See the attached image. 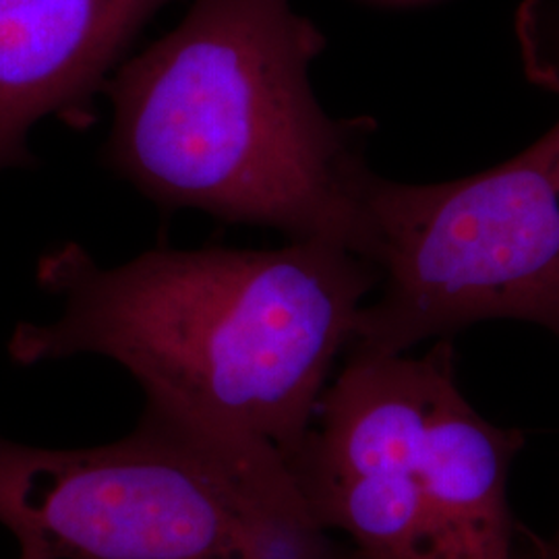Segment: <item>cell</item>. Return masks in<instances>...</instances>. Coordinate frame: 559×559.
<instances>
[{
    "instance_id": "5",
    "label": "cell",
    "mask_w": 559,
    "mask_h": 559,
    "mask_svg": "<svg viewBox=\"0 0 559 559\" xmlns=\"http://www.w3.org/2000/svg\"><path fill=\"white\" fill-rule=\"evenodd\" d=\"M175 0H0V173L36 166L41 120L85 131L143 27Z\"/></svg>"
},
{
    "instance_id": "6",
    "label": "cell",
    "mask_w": 559,
    "mask_h": 559,
    "mask_svg": "<svg viewBox=\"0 0 559 559\" xmlns=\"http://www.w3.org/2000/svg\"><path fill=\"white\" fill-rule=\"evenodd\" d=\"M522 445V431L480 417L456 376L445 381L420 456L429 559H516L508 475Z\"/></svg>"
},
{
    "instance_id": "4",
    "label": "cell",
    "mask_w": 559,
    "mask_h": 559,
    "mask_svg": "<svg viewBox=\"0 0 559 559\" xmlns=\"http://www.w3.org/2000/svg\"><path fill=\"white\" fill-rule=\"evenodd\" d=\"M516 34L528 75L559 90V0H524ZM365 207L380 295L346 355H404L491 320L559 338V120L479 175L411 185L373 173Z\"/></svg>"
},
{
    "instance_id": "3",
    "label": "cell",
    "mask_w": 559,
    "mask_h": 559,
    "mask_svg": "<svg viewBox=\"0 0 559 559\" xmlns=\"http://www.w3.org/2000/svg\"><path fill=\"white\" fill-rule=\"evenodd\" d=\"M0 526L17 559H362L313 520L284 464L145 406L100 445L0 436Z\"/></svg>"
},
{
    "instance_id": "2",
    "label": "cell",
    "mask_w": 559,
    "mask_h": 559,
    "mask_svg": "<svg viewBox=\"0 0 559 559\" xmlns=\"http://www.w3.org/2000/svg\"><path fill=\"white\" fill-rule=\"evenodd\" d=\"M325 44L293 0H193L108 81L102 166L162 212L336 242L367 260L373 170L362 147L376 122L323 110L309 73Z\"/></svg>"
},
{
    "instance_id": "7",
    "label": "cell",
    "mask_w": 559,
    "mask_h": 559,
    "mask_svg": "<svg viewBox=\"0 0 559 559\" xmlns=\"http://www.w3.org/2000/svg\"><path fill=\"white\" fill-rule=\"evenodd\" d=\"M524 559H559V528L549 539L528 535Z\"/></svg>"
},
{
    "instance_id": "1",
    "label": "cell",
    "mask_w": 559,
    "mask_h": 559,
    "mask_svg": "<svg viewBox=\"0 0 559 559\" xmlns=\"http://www.w3.org/2000/svg\"><path fill=\"white\" fill-rule=\"evenodd\" d=\"M36 282L60 313L13 328L15 365L112 360L145 408L290 471L380 274L325 240L158 247L119 265L67 240L38 260Z\"/></svg>"
}]
</instances>
